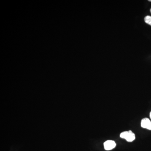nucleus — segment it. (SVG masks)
<instances>
[{
    "instance_id": "obj_1",
    "label": "nucleus",
    "mask_w": 151,
    "mask_h": 151,
    "mask_svg": "<svg viewBox=\"0 0 151 151\" xmlns=\"http://www.w3.org/2000/svg\"><path fill=\"white\" fill-rule=\"evenodd\" d=\"M120 137L125 139L128 142H132L134 140L135 135L131 131L122 132L120 134Z\"/></svg>"
},
{
    "instance_id": "obj_2",
    "label": "nucleus",
    "mask_w": 151,
    "mask_h": 151,
    "mask_svg": "<svg viewBox=\"0 0 151 151\" xmlns=\"http://www.w3.org/2000/svg\"><path fill=\"white\" fill-rule=\"evenodd\" d=\"M116 143L114 141L108 140L104 143V148L106 150H111L116 147Z\"/></svg>"
},
{
    "instance_id": "obj_3",
    "label": "nucleus",
    "mask_w": 151,
    "mask_h": 151,
    "mask_svg": "<svg viewBox=\"0 0 151 151\" xmlns=\"http://www.w3.org/2000/svg\"><path fill=\"white\" fill-rule=\"evenodd\" d=\"M141 127L144 129L151 130V122L147 118L143 119L141 122Z\"/></svg>"
},
{
    "instance_id": "obj_4",
    "label": "nucleus",
    "mask_w": 151,
    "mask_h": 151,
    "mask_svg": "<svg viewBox=\"0 0 151 151\" xmlns=\"http://www.w3.org/2000/svg\"><path fill=\"white\" fill-rule=\"evenodd\" d=\"M145 22L147 24L151 26V17L150 16H147L145 18Z\"/></svg>"
},
{
    "instance_id": "obj_5",
    "label": "nucleus",
    "mask_w": 151,
    "mask_h": 151,
    "mask_svg": "<svg viewBox=\"0 0 151 151\" xmlns=\"http://www.w3.org/2000/svg\"><path fill=\"white\" fill-rule=\"evenodd\" d=\"M150 118L151 119V112H150Z\"/></svg>"
},
{
    "instance_id": "obj_6",
    "label": "nucleus",
    "mask_w": 151,
    "mask_h": 151,
    "mask_svg": "<svg viewBox=\"0 0 151 151\" xmlns=\"http://www.w3.org/2000/svg\"><path fill=\"white\" fill-rule=\"evenodd\" d=\"M149 1H150V2H151V0H149Z\"/></svg>"
},
{
    "instance_id": "obj_7",
    "label": "nucleus",
    "mask_w": 151,
    "mask_h": 151,
    "mask_svg": "<svg viewBox=\"0 0 151 151\" xmlns=\"http://www.w3.org/2000/svg\"><path fill=\"white\" fill-rule=\"evenodd\" d=\"M150 12H151V9H150Z\"/></svg>"
}]
</instances>
